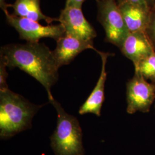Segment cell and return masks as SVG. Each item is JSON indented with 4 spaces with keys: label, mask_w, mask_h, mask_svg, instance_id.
Listing matches in <instances>:
<instances>
[{
    "label": "cell",
    "mask_w": 155,
    "mask_h": 155,
    "mask_svg": "<svg viewBox=\"0 0 155 155\" xmlns=\"http://www.w3.org/2000/svg\"><path fill=\"white\" fill-rule=\"evenodd\" d=\"M95 51L100 55L101 58V72L100 77L91 93L83 103V105L81 106L79 110V114L83 115L87 113H92L97 116L100 117L101 108L105 100V84L107 76L106 64L108 57L112 55V54L97 50Z\"/></svg>",
    "instance_id": "30bf717a"
},
{
    "label": "cell",
    "mask_w": 155,
    "mask_h": 155,
    "mask_svg": "<svg viewBox=\"0 0 155 155\" xmlns=\"http://www.w3.org/2000/svg\"><path fill=\"white\" fill-rule=\"evenodd\" d=\"M134 68L135 72L155 84V52L140 61Z\"/></svg>",
    "instance_id": "4fadbf2b"
},
{
    "label": "cell",
    "mask_w": 155,
    "mask_h": 155,
    "mask_svg": "<svg viewBox=\"0 0 155 155\" xmlns=\"http://www.w3.org/2000/svg\"><path fill=\"white\" fill-rule=\"evenodd\" d=\"M58 19L67 35L87 41H93L97 36L95 30L84 17L80 8L65 6Z\"/></svg>",
    "instance_id": "52a82bcc"
},
{
    "label": "cell",
    "mask_w": 155,
    "mask_h": 155,
    "mask_svg": "<svg viewBox=\"0 0 155 155\" xmlns=\"http://www.w3.org/2000/svg\"><path fill=\"white\" fill-rule=\"evenodd\" d=\"M40 0H16L14 4H10L13 9V15L27 18L35 21L43 20L47 24L58 21L57 18L47 16L41 11Z\"/></svg>",
    "instance_id": "7c38bea8"
},
{
    "label": "cell",
    "mask_w": 155,
    "mask_h": 155,
    "mask_svg": "<svg viewBox=\"0 0 155 155\" xmlns=\"http://www.w3.org/2000/svg\"></svg>",
    "instance_id": "ffe728a7"
},
{
    "label": "cell",
    "mask_w": 155,
    "mask_h": 155,
    "mask_svg": "<svg viewBox=\"0 0 155 155\" xmlns=\"http://www.w3.org/2000/svg\"><path fill=\"white\" fill-rule=\"evenodd\" d=\"M0 58L7 67H16L36 79L45 87L48 100L53 97L51 89L58 80V70L53 51L44 43L27 42L1 47Z\"/></svg>",
    "instance_id": "6da1fadb"
},
{
    "label": "cell",
    "mask_w": 155,
    "mask_h": 155,
    "mask_svg": "<svg viewBox=\"0 0 155 155\" xmlns=\"http://www.w3.org/2000/svg\"><path fill=\"white\" fill-rule=\"evenodd\" d=\"M0 6L2 10L5 12L8 11V8L10 7V4H6L5 0H0Z\"/></svg>",
    "instance_id": "ac0fdd59"
},
{
    "label": "cell",
    "mask_w": 155,
    "mask_h": 155,
    "mask_svg": "<svg viewBox=\"0 0 155 155\" xmlns=\"http://www.w3.org/2000/svg\"><path fill=\"white\" fill-rule=\"evenodd\" d=\"M155 100V84L150 83L135 72L127 83V111L132 114L137 111L147 113Z\"/></svg>",
    "instance_id": "8992f818"
},
{
    "label": "cell",
    "mask_w": 155,
    "mask_h": 155,
    "mask_svg": "<svg viewBox=\"0 0 155 155\" xmlns=\"http://www.w3.org/2000/svg\"><path fill=\"white\" fill-rule=\"evenodd\" d=\"M86 1V0H66L65 6L81 8L83 2ZM95 1H97V0H95Z\"/></svg>",
    "instance_id": "e0dca14e"
},
{
    "label": "cell",
    "mask_w": 155,
    "mask_h": 155,
    "mask_svg": "<svg viewBox=\"0 0 155 155\" xmlns=\"http://www.w3.org/2000/svg\"><path fill=\"white\" fill-rule=\"evenodd\" d=\"M49 102L57 112V125L50 137L51 147L55 155H84L83 133L77 118L66 112L52 97Z\"/></svg>",
    "instance_id": "3957f363"
},
{
    "label": "cell",
    "mask_w": 155,
    "mask_h": 155,
    "mask_svg": "<svg viewBox=\"0 0 155 155\" xmlns=\"http://www.w3.org/2000/svg\"><path fill=\"white\" fill-rule=\"evenodd\" d=\"M41 107L9 89L0 91L1 139H10L31 128L33 117Z\"/></svg>",
    "instance_id": "7a4b0ae2"
},
{
    "label": "cell",
    "mask_w": 155,
    "mask_h": 155,
    "mask_svg": "<svg viewBox=\"0 0 155 155\" xmlns=\"http://www.w3.org/2000/svg\"><path fill=\"white\" fill-rule=\"evenodd\" d=\"M98 20L105 30L106 41L120 48L129 33L116 0H97Z\"/></svg>",
    "instance_id": "277c9868"
},
{
    "label": "cell",
    "mask_w": 155,
    "mask_h": 155,
    "mask_svg": "<svg viewBox=\"0 0 155 155\" xmlns=\"http://www.w3.org/2000/svg\"><path fill=\"white\" fill-rule=\"evenodd\" d=\"M121 0H116L117 2H119V1H120Z\"/></svg>",
    "instance_id": "d6986e66"
},
{
    "label": "cell",
    "mask_w": 155,
    "mask_h": 155,
    "mask_svg": "<svg viewBox=\"0 0 155 155\" xmlns=\"http://www.w3.org/2000/svg\"><path fill=\"white\" fill-rule=\"evenodd\" d=\"M117 4L129 32L145 33L151 11L143 6L126 1Z\"/></svg>",
    "instance_id": "8fae6325"
},
{
    "label": "cell",
    "mask_w": 155,
    "mask_h": 155,
    "mask_svg": "<svg viewBox=\"0 0 155 155\" xmlns=\"http://www.w3.org/2000/svg\"><path fill=\"white\" fill-rule=\"evenodd\" d=\"M7 66L5 61L0 58V91L9 89L6 82L8 74L6 70Z\"/></svg>",
    "instance_id": "9a60e30c"
},
{
    "label": "cell",
    "mask_w": 155,
    "mask_h": 155,
    "mask_svg": "<svg viewBox=\"0 0 155 155\" xmlns=\"http://www.w3.org/2000/svg\"><path fill=\"white\" fill-rule=\"evenodd\" d=\"M95 50L93 41H87L65 35L56 41V47L53 51L59 68L70 64L74 58L84 50Z\"/></svg>",
    "instance_id": "ba28073f"
},
{
    "label": "cell",
    "mask_w": 155,
    "mask_h": 155,
    "mask_svg": "<svg viewBox=\"0 0 155 155\" xmlns=\"http://www.w3.org/2000/svg\"><path fill=\"white\" fill-rule=\"evenodd\" d=\"M145 33L155 51V9L151 11L150 20L145 29Z\"/></svg>",
    "instance_id": "5bb4252c"
},
{
    "label": "cell",
    "mask_w": 155,
    "mask_h": 155,
    "mask_svg": "<svg viewBox=\"0 0 155 155\" xmlns=\"http://www.w3.org/2000/svg\"><path fill=\"white\" fill-rule=\"evenodd\" d=\"M8 23L15 28L20 35V38L27 42H39L41 38H49L55 40L66 35L65 29L61 24L42 25L38 21L10 14L8 11L4 12Z\"/></svg>",
    "instance_id": "5b68a950"
},
{
    "label": "cell",
    "mask_w": 155,
    "mask_h": 155,
    "mask_svg": "<svg viewBox=\"0 0 155 155\" xmlns=\"http://www.w3.org/2000/svg\"><path fill=\"white\" fill-rule=\"evenodd\" d=\"M120 50L124 55L133 62L134 68L140 61L155 52L144 32H129Z\"/></svg>",
    "instance_id": "9c48e42d"
},
{
    "label": "cell",
    "mask_w": 155,
    "mask_h": 155,
    "mask_svg": "<svg viewBox=\"0 0 155 155\" xmlns=\"http://www.w3.org/2000/svg\"><path fill=\"white\" fill-rule=\"evenodd\" d=\"M122 1H126L133 4L143 6L150 10V11H152L155 9V0H121L120 1L117 2Z\"/></svg>",
    "instance_id": "2e32d148"
}]
</instances>
